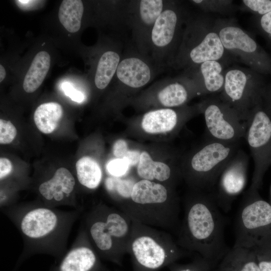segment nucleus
<instances>
[{"mask_svg":"<svg viewBox=\"0 0 271 271\" xmlns=\"http://www.w3.org/2000/svg\"><path fill=\"white\" fill-rule=\"evenodd\" d=\"M3 210L23 239L19 262L35 254L60 259L66 252L69 236L80 213V209L65 211L44 204L12 206Z\"/></svg>","mask_w":271,"mask_h":271,"instance_id":"f257e3e1","label":"nucleus"},{"mask_svg":"<svg viewBox=\"0 0 271 271\" xmlns=\"http://www.w3.org/2000/svg\"><path fill=\"white\" fill-rule=\"evenodd\" d=\"M176 241L182 249L195 252L214 267L230 249L224 231L226 220L211 192L194 190L185 200Z\"/></svg>","mask_w":271,"mask_h":271,"instance_id":"f03ea898","label":"nucleus"},{"mask_svg":"<svg viewBox=\"0 0 271 271\" xmlns=\"http://www.w3.org/2000/svg\"><path fill=\"white\" fill-rule=\"evenodd\" d=\"M117 208L133 220L175 234L181 223L176 196L162 184L148 180L136 182L130 198Z\"/></svg>","mask_w":271,"mask_h":271,"instance_id":"7ed1b4c3","label":"nucleus"},{"mask_svg":"<svg viewBox=\"0 0 271 271\" xmlns=\"http://www.w3.org/2000/svg\"><path fill=\"white\" fill-rule=\"evenodd\" d=\"M83 228L100 258L120 265L127 253L133 220L116 207L103 204L85 214Z\"/></svg>","mask_w":271,"mask_h":271,"instance_id":"20e7f679","label":"nucleus"},{"mask_svg":"<svg viewBox=\"0 0 271 271\" xmlns=\"http://www.w3.org/2000/svg\"><path fill=\"white\" fill-rule=\"evenodd\" d=\"M215 20L203 12L189 16L176 58L178 67L192 71L208 61H219L225 67L237 62L224 48L215 30Z\"/></svg>","mask_w":271,"mask_h":271,"instance_id":"39448f33","label":"nucleus"},{"mask_svg":"<svg viewBox=\"0 0 271 271\" xmlns=\"http://www.w3.org/2000/svg\"><path fill=\"white\" fill-rule=\"evenodd\" d=\"M170 233L133 220L127 253L133 271H159L188 254Z\"/></svg>","mask_w":271,"mask_h":271,"instance_id":"423d86ee","label":"nucleus"},{"mask_svg":"<svg viewBox=\"0 0 271 271\" xmlns=\"http://www.w3.org/2000/svg\"><path fill=\"white\" fill-rule=\"evenodd\" d=\"M241 144V142L226 143L206 138L191 155L186 172V179L194 190L211 192Z\"/></svg>","mask_w":271,"mask_h":271,"instance_id":"0eeeda50","label":"nucleus"},{"mask_svg":"<svg viewBox=\"0 0 271 271\" xmlns=\"http://www.w3.org/2000/svg\"><path fill=\"white\" fill-rule=\"evenodd\" d=\"M214 28L224 48L237 62L262 75H271V56L235 20L216 18Z\"/></svg>","mask_w":271,"mask_h":271,"instance_id":"6e6552de","label":"nucleus"},{"mask_svg":"<svg viewBox=\"0 0 271 271\" xmlns=\"http://www.w3.org/2000/svg\"><path fill=\"white\" fill-rule=\"evenodd\" d=\"M262 75L249 68L234 66L225 70L220 98L246 122L251 110L261 103V93L265 85Z\"/></svg>","mask_w":271,"mask_h":271,"instance_id":"1a4fd4ad","label":"nucleus"},{"mask_svg":"<svg viewBox=\"0 0 271 271\" xmlns=\"http://www.w3.org/2000/svg\"><path fill=\"white\" fill-rule=\"evenodd\" d=\"M258 190L250 186L243 194L235 220L233 246L251 248L271 230V205Z\"/></svg>","mask_w":271,"mask_h":271,"instance_id":"9d476101","label":"nucleus"},{"mask_svg":"<svg viewBox=\"0 0 271 271\" xmlns=\"http://www.w3.org/2000/svg\"><path fill=\"white\" fill-rule=\"evenodd\" d=\"M246 122L244 139L254 162L250 186L259 189L271 165V117L263 109L261 103L251 110Z\"/></svg>","mask_w":271,"mask_h":271,"instance_id":"9b49d317","label":"nucleus"},{"mask_svg":"<svg viewBox=\"0 0 271 271\" xmlns=\"http://www.w3.org/2000/svg\"><path fill=\"white\" fill-rule=\"evenodd\" d=\"M206 128V138L226 143L242 142L246 122L219 94L208 96L199 103Z\"/></svg>","mask_w":271,"mask_h":271,"instance_id":"f8f14e48","label":"nucleus"},{"mask_svg":"<svg viewBox=\"0 0 271 271\" xmlns=\"http://www.w3.org/2000/svg\"><path fill=\"white\" fill-rule=\"evenodd\" d=\"M248 163V156L240 148L219 176L211 193L222 211L228 212L234 200L243 191L247 182Z\"/></svg>","mask_w":271,"mask_h":271,"instance_id":"ddd939ff","label":"nucleus"},{"mask_svg":"<svg viewBox=\"0 0 271 271\" xmlns=\"http://www.w3.org/2000/svg\"><path fill=\"white\" fill-rule=\"evenodd\" d=\"M189 16L184 8L176 3H171L164 8L151 31L152 45L158 50H167L181 43L183 33L182 26Z\"/></svg>","mask_w":271,"mask_h":271,"instance_id":"4468645a","label":"nucleus"},{"mask_svg":"<svg viewBox=\"0 0 271 271\" xmlns=\"http://www.w3.org/2000/svg\"><path fill=\"white\" fill-rule=\"evenodd\" d=\"M100 258L83 227L70 249L51 271H103Z\"/></svg>","mask_w":271,"mask_h":271,"instance_id":"2eb2a0df","label":"nucleus"},{"mask_svg":"<svg viewBox=\"0 0 271 271\" xmlns=\"http://www.w3.org/2000/svg\"><path fill=\"white\" fill-rule=\"evenodd\" d=\"M75 185V179L69 170L60 167L51 177L39 184L38 191L44 202L43 204L46 206L56 208L68 205L80 209L73 198Z\"/></svg>","mask_w":271,"mask_h":271,"instance_id":"dca6fc26","label":"nucleus"},{"mask_svg":"<svg viewBox=\"0 0 271 271\" xmlns=\"http://www.w3.org/2000/svg\"><path fill=\"white\" fill-rule=\"evenodd\" d=\"M225 66L219 61H208L192 71L201 94H216L222 91L225 80Z\"/></svg>","mask_w":271,"mask_h":271,"instance_id":"f3484780","label":"nucleus"},{"mask_svg":"<svg viewBox=\"0 0 271 271\" xmlns=\"http://www.w3.org/2000/svg\"><path fill=\"white\" fill-rule=\"evenodd\" d=\"M116 74L124 85L134 88L145 86L152 76L149 66L142 59L136 57H127L120 61Z\"/></svg>","mask_w":271,"mask_h":271,"instance_id":"a211bd4d","label":"nucleus"},{"mask_svg":"<svg viewBox=\"0 0 271 271\" xmlns=\"http://www.w3.org/2000/svg\"><path fill=\"white\" fill-rule=\"evenodd\" d=\"M213 271H260L254 251L233 246L222 257Z\"/></svg>","mask_w":271,"mask_h":271,"instance_id":"6ab92c4d","label":"nucleus"},{"mask_svg":"<svg viewBox=\"0 0 271 271\" xmlns=\"http://www.w3.org/2000/svg\"><path fill=\"white\" fill-rule=\"evenodd\" d=\"M179 115L171 108L160 109L146 113L142 121L143 129L149 133L167 132L174 129L179 122Z\"/></svg>","mask_w":271,"mask_h":271,"instance_id":"aec40b11","label":"nucleus"},{"mask_svg":"<svg viewBox=\"0 0 271 271\" xmlns=\"http://www.w3.org/2000/svg\"><path fill=\"white\" fill-rule=\"evenodd\" d=\"M50 62L47 52L41 51L36 54L23 81V87L26 92H34L42 84L49 70Z\"/></svg>","mask_w":271,"mask_h":271,"instance_id":"412c9836","label":"nucleus"},{"mask_svg":"<svg viewBox=\"0 0 271 271\" xmlns=\"http://www.w3.org/2000/svg\"><path fill=\"white\" fill-rule=\"evenodd\" d=\"M62 106L57 102H47L40 105L36 109L34 119L38 129L46 134L53 132L63 116Z\"/></svg>","mask_w":271,"mask_h":271,"instance_id":"4be33fe9","label":"nucleus"},{"mask_svg":"<svg viewBox=\"0 0 271 271\" xmlns=\"http://www.w3.org/2000/svg\"><path fill=\"white\" fill-rule=\"evenodd\" d=\"M138 175L142 179L153 181L165 182L172 176L170 167L165 163L154 161L150 155L143 152L137 168Z\"/></svg>","mask_w":271,"mask_h":271,"instance_id":"5701e85b","label":"nucleus"},{"mask_svg":"<svg viewBox=\"0 0 271 271\" xmlns=\"http://www.w3.org/2000/svg\"><path fill=\"white\" fill-rule=\"evenodd\" d=\"M76 176L79 183L84 187L93 190L100 185L102 174L100 166L92 158L83 157L76 164Z\"/></svg>","mask_w":271,"mask_h":271,"instance_id":"b1692460","label":"nucleus"},{"mask_svg":"<svg viewBox=\"0 0 271 271\" xmlns=\"http://www.w3.org/2000/svg\"><path fill=\"white\" fill-rule=\"evenodd\" d=\"M83 11L81 1L64 0L59 7L58 18L66 30L70 33H75L81 27Z\"/></svg>","mask_w":271,"mask_h":271,"instance_id":"393cba45","label":"nucleus"},{"mask_svg":"<svg viewBox=\"0 0 271 271\" xmlns=\"http://www.w3.org/2000/svg\"><path fill=\"white\" fill-rule=\"evenodd\" d=\"M120 62L119 55L113 51H107L100 57L95 72L94 83L97 88H106L113 78Z\"/></svg>","mask_w":271,"mask_h":271,"instance_id":"a878e982","label":"nucleus"},{"mask_svg":"<svg viewBox=\"0 0 271 271\" xmlns=\"http://www.w3.org/2000/svg\"><path fill=\"white\" fill-rule=\"evenodd\" d=\"M136 183L131 178L109 176L105 179L104 186L106 191L117 202L118 207L130 198Z\"/></svg>","mask_w":271,"mask_h":271,"instance_id":"bb28decb","label":"nucleus"},{"mask_svg":"<svg viewBox=\"0 0 271 271\" xmlns=\"http://www.w3.org/2000/svg\"><path fill=\"white\" fill-rule=\"evenodd\" d=\"M139 22L145 29L153 27L164 10V2L161 0H142L139 6Z\"/></svg>","mask_w":271,"mask_h":271,"instance_id":"cd10ccee","label":"nucleus"},{"mask_svg":"<svg viewBox=\"0 0 271 271\" xmlns=\"http://www.w3.org/2000/svg\"><path fill=\"white\" fill-rule=\"evenodd\" d=\"M192 3L199 7L202 12L222 15H231L239 10L231 0H193Z\"/></svg>","mask_w":271,"mask_h":271,"instance_id":"c85d7f7f","label":"nucleus"},{"mask_svg":"<svg viewBox=\"0 0 271 271\" xmlns=\"http://www.w3.org/2000/svg\"><path fill=\"white\" fill-rule=\"evenodd\" d=\"M252 249L260 271H271V230L260 237Z\"/></svg>","mask_w":271,"mask_h":271,"instance_id":"c756f323","label":"nucleus"},{"mask_svg":"<svg viewBox=\"0 0 271 271\" xmlns=\"http://www.w3.org/2000/svg\"><path fill=\"white\" fill-rule=\"evenodd\" d=\"M256 31L265 40L271 50V12L262 16H254L251 19Z\"/></svg>","mask_w":271,"mask_h":271,"instance_id":"7c9ffc66","label":"nucleus"},{"mask_svg":"<svg viewBox=\"0 0 271 271\" xmlns=\"http://www.w3.org/2000/svg\"><path fill=\"white\" fill-rule=\"evenodd\" d=\"M168 267L170 271H211L213 269L210 262L199 255L190 262L184 264L175 262Z\"/></svg>","mask_w":271,"mask_h":271,"instance_id":"2f4dec72","label":"nucleus"},{"mask_svg":"<svg viewBox=\"0 0 271 271\" xmlns=\"http://www.w3.org/2000/svg\"><path fill=\"white\" fill-rule=\"evenodd\" d=\"M239 10L254 16H262L271 12V0H243Z\"/></svg>","mask_w":271,"mask_h":271,"instance_id":"473e14b6","label":"nucleus"},{"mask_svg":"<svg viewBox=\"0 0 271 271\" xmlns=\"http://www.w3.org/2000/svg\"><path fill=\"white\" fill-rule=\"evenodd\" d=\"M129 166L124 158H116L109 161L106 168L110 176L121 178L127 173Z\"/></svg>","mask_w":271,"mask_h":271,"instance_id":"72a5a7b5","label":"nucleus"},{"mask_svg":"<svg viewBox=\"0 0 271 271\" xmlns=\"http://www.w3.org/2000/svg\"><path fill=\"white\" fill-rule=\"evenodd\" d=\"M17 131L13 123L8 120L0 119V143L9 144L15 138Z\"/></svg>","mask_w":271,"mask_h":271,"instance_id":"f704fd0d","label":"nucleus"},{"mask_svg":"<svg viewBox=\"0 0 271 271\" xmlns=\"http://www.w3.org/2000/svg\"><path fill=\"white\" fill-rule=\"evenodd\" d=\"M62 89L65 95L69 96L71 100L77 102H81L84 100L83 93L76 89L68 82L62 84Z\"/></svg>","mask_w":271,"mask_h":271,"instance_id":"c9c22d12","label":"nucleus"},{"mask_svg":"<svg viewBox=\"0 0 271 271\" xmlns=\"http://www.w3.org/2000/svg\"><path fill=\"white\" fill-rule=\"evenodd\" d=\"M262 106L271 117V82L265 84L261 93Z\"/></svg>","mask_w":271,"mask_h":271,"instance_id":"e433bc0d","label":"nucleus"},{"mask_svg":"<svg viewBox=\"0 0 271 271\" xmlns=\"http://www.w3.org/2000/svg\"><path fill=\"white\" fill-rule=\"evenodd\" d=\"M128 151L127 144L123 140H118L114 144L113 153L117 158H123Z\"/></svg>","mask_w":271,"mask_h":271,"instance_id":"4c0bfd02","label":"nucleus"},{"mask_svg":"<svg viewBox=\"0 0 271 271\" xmlns=\"http://www.w3.org/2000/svg\"><path fill=\"white\" fill-rule=\"evenodd\" d=\"M12 169V164L9 159L5 158L0 159V179L1 181L10 175Z\"/></svg>","mask_w":271,"mask_h":271,"instance_id":"58836bf2","label":"nucleus"},{"mask_svg":"<svg viewBox=\"0 0 271 271\" xmlns=\"http://www.w3.org/2000/svg\"><path fill=\"white\" fill-rule=\"evenodd\" d=\"M141 154L137 151H128L123 158L130 166H134L139 164Z\"/></svg>","mask_w":271,"mask_h":271,"instance_id":"ea45409f","label":"nucleus"},{"mask_svg":"<svg viewBox=\"0 0 271 271\" xmlns=\"http://www.w3.org/2000/svg\"><path fill=\"white\" fill-rule=\"evenodd\" d=\"M6 76V72L5 70V69L4 67L2 65H0V82H2V81L5 78Z\"/></svg>","mask_w":271,"mask_h":271,"instance_id":"a19ab883","label":"nucleus"},{"mask_svg":"<svg viewBox=\"0 0 271 271\" xmlns=\"http://www.w3.org/2000/svg\"><path fill=\"white\" fill-rule=\"evenodd\" d=\"M270 204L271 205V187H270Z\"/></svg>","mask_w":271,"mask_h":271,"instance_id":"79ce46f5","label":"nucleus"},{"mask_svg":"<svg viewBox=\"0 0 271 271\" xmlns=\"http://www.w3.org/2000/svg\"><path fill=\"white\" fill-rule=\"evenodd\" d=\"M103 271H110V270H107V269H106L104 268V269L103 270Z\"/></svg>","mask_w":271,"mask_h":271,"instance_id":"37998d69","label":"nucleus"}]
</instances>
